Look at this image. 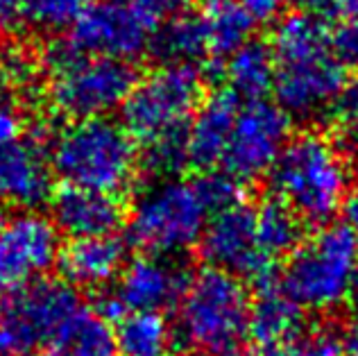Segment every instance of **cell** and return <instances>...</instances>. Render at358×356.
<instances>
[{
	"label": "cell",
	"instance_id": "obj_5",
	"mask_svg": "<svg viewBox=\"0 0 358 356\" xmlns=\"http://www.w3.org/2000/svg\"><path fill=\"white\" fill-rule=\"evenodd\" d=\"M211 215V202L200 180L166 177L136 198L127 232L145 255L173 257L200 243Z\"/></svg>",
	"mask_w": 358,
	"mask_h": 356
},
{
	"label": "cell",
	"instance_id": "obj_33",
	"mask_svg": "<svg viewBox=\"0 0 358 356\" xmlns=\"http://www.w3.org/2000/svg\"><path fill=\"white\" fill-rule=\"evenodd\" d=\"M308 356H343L345 336L336 332L334 327H322L304 339Z\"/></svg>",
	"mask_w": 358,
	"mask_h": 356
},
{
	"label": "cell",
	"instance_id": "obj_22",
	"mask_svg": "<svg viewBox=\"0 0 358 356\" xmlns=\"http://www.w3.org/2000/svg\"><path fill=\"white\" fill-rule=\"evenodd\" d=\"M200 18L213 52L229 57L250 41L254 21L241 0H204Z\"/></svg>",
	"mask_w": 358,
	"mask_h": 356
},
{
	"label": "cell",
	"instance_id": "obj_18",
	"mask_svg": "<svg viewBox=\"0 0 358 356\" xmlns=\"http://www.w3.org/2000/svg\"><path fill=\"white\" fill-rule=\"evenodd\" d=\"M59 268L71 286L102 288L125 268V245L116 236L73 238L62 250Z\"/></svg>",
	"mask_w": 358,
	"mask_h": 356
},
{
	"label": "cell",
	"instance_id": "obj_9",
	"mask_svg": "<svg viewBox=\"0 0 358 356\" xmlns=\"http://www.w3.org/2000/svg\"><path fill=\"white\" fill-rule=\"evenodd\" d=\"M82 311L69 282L36 279L0 295V356H41Z\"/></svg>",
	"mask_w": 358,
	"mask_h": 356
},
{
	"label": "cell",
	"instance_id": "obj_41",
	"mask_svg": "<svg viewBox=\"0 0 358 356\" xmlns=\"http://www.w3.org/2000/svg\"><path fill=\"white\" fill-rule=\"evenodd\" d=\"M343 356H358V332L345 339V352Z\"/></svg>",
	"mask_w": 358,
	"mask_h": 356
},
{
	"label": "cell",
	"instance_id": "obj_19",
	"mask_svg": "<svg viewBox=\"0 0 358 356\" xmlns=\"http://www.w3.org/2000/svg\"><path fill=\"white\" fill-rule=\"evenodd\" d=\"M304 329V308L297 306L284 290L272 284L259 288L257 302L250 306L248 336L259 350L299 341Z\"/></svg>",
	"mask_w": 358,
	"mask_h": 356
},
{
	"label": "cell",
	"instance_id": "obj_35",
	"mask_svg": "<svg viewBox=\"0 0 358 356\" xmlns=\"http://www.w3.org/2000/svg\"><path fill=\"white\" fill-rule=\"evenodd\" d=\"M243 7L248 9L254 23H268L272 18H277L279 12L284 9L286 0H241Z\"/></svg>",
	"mask_w": 358,
	"mask_h": 356
},
{
	"label": "cell",
	"instance_id": "obj_38",
	"mask_svg": "<svg viewBox=\"0 0 358 356\" xmlns=\"http://www.w3.org/2000/svg\"><path fill=\"white\" fill-rule=\"evenodd\" d=\"M345 304H347V311H350L352 320L358 325V270L352 279V286L347 290V297H345Z\"/></svg>",
	"mask_w": 358,
	"mask_h": 356
},
{
	"label": "cell",
	"instance_id": "obj_21",
	"mask_svg": "<svg viewBox=\"0 0 358 356\" xmlns=\"http://www.w3.org/2000/svg\"><path fill=\"white\" fill-rule=\"evenodd\" d=\"M41 356H118L116 332L102 315L82 308Z\"/></svg>",
	"mask_w": 358,
	"mask_h": 356
},
{
	"label": "cell",
	"instance_id": "obj_20",
	"mask_svg": "<svg viewBox=\"0 0 358 356\" xmlns=\"http://www.w3.org/2000/svg\"><path fill=\"white\" fill-rule=\"evenodd\" d=\"M227 91L243 102L266 100V93L275 87V57L268 43L248 41L231 52L224 64Z\"/></svg>",
	"mask_w": 358,
	"mask_h": 356
},
{
	"label": "cell",
	"instance_id": "obj_17",
	"mask_svg": "<svg viewBox=\"0 0 358 356\" xmlns=\"http://www.w3.org/2000/svg\"><path fill=\"white\" fill-rule=\"evenodd\" d=\"M238 109L241 100L231 96L229 91L213 93V96L200 102V107H197L186 127L188 164L202 168V171L222 166Z\"/></svg>",
	"mask_w": 358,
	"mask_h": 356
},
{
	"label": "cell",
	"instance_id": "obj_37",
	"mask_svg": "<svg viewBox=\"0 0 358 356\" xmlns=\"http://www.w3.org/2000/svg\"><path fill=\"white\" fill-rule=\"evenodd\" d=\"M293 3L304 9L306 14H338V5H341V0H293Z\"/></svg>",
	"mask_w": 358,
	"mask_h": 356
},
{
	"label": "cell",
	"instance_id": "obj_30",
	"mask_svg": "<svg viewBox=\"0 0 358 356\" xmlns=\"http://www.w3.org/2000/svg\"><path fill=\"white\" fill-rule=\"evenodd\" d=\"M125 3L157 30L159 25L171 21L173 16L182 14L188 0H125Z\"/></svg>",
	"mask_w": 358,
	"mask_h": 356
},
{
	"label": "cell",
	"instance_id": "obj_27",
	"mask_svg": "<svg viewBox=\"0 0 358 356\" xmlns=\"http://www.w3.org/2000/svg\"><path fill=\"white\" fill-rule=\"evenodd\" d=\"M36 80H39V64L32 57V52L23 48H12L3 52V59H0V82L9 91V98H14L16 93L30 91Z\"/></svg>",
	"mask_w": 358,
	"mask_h": 356
},
{
	"label": "cell",
	"instance_id": "obj_10",
	"mask_svg": "<svg viewBox=\"0 0 358 356\" xmlns=\"http://www.w3.org/2000/svg\"><path fill=\"white\" fill-rule=\"evenodd\" d=\"M290 141V116L275 102H241L222 168L238 184L266 175Z\"/></svg>",
	"mask_w": 358,
	"mask_h": 356
},
{
	"label": "cell",
	"instance_id": "obj_40",
	"mask_svg": "<svg viewBox=\"0 0 358 356\" xmlns=\"http://www.w3.org/2000/svg\"><path fill=\"white\" fill-rule=\"evenodd\" d=\"M338 14H343L345 18L358 16V0H341V5H338Z\"/></svg>",
	"mask_w": 358,
	"mask_h": 356
},
{
	"label": "cell",
	"instance_id": "obj_26",
	"mask_svg": "<svg viewBox=\"0 0 358 356\" xmlns=\"http://www.w3.org/2000/svg\"><path fill=\"white\" fill-rule=\"evenodd\" d=\"M93 0H30L27 21L43 32L71 30Z\"/></svg>",
	"mask_w": 358,
	"mask_h": 356
},
{
	"label": "cell",
	"instance_id": "obj_39",
	"mask_svg": "<svg viewBox=\"0 0 358 356\" xmlns=\"http://www.w3.org/2000/svg\"><path fill=\"white\" fill-rule=\"evenodd\" d=\"M347 218H350V227L356 236V243H358V193H354L350 200H347Z\"/></svg>",
	"mask_w": 358,
	"mask_h": 356
},
{
	"label": "cell",
	"instance_id": "obj_23",
	"mask_svg": "<svg viewBox=\"0 0 358 356\" xmlns=\"http://www.w3.org/2000/svg\"><path fill=\"white\" fill-rule=\"evenodd\" d=\"M150 48L164 64H193L209 50L200 14H177L157 27Z\"/></svg>",
	"mask_w": 358,
	"mask_h": 356
},
{
	"label": "cell",
	"instance_id": "obj_6",
	"mask_svg": "<svg viewBox=\"0 0 358 356\" xmlns=\"http://www.w3.org/2000/svg\"><path fill=\"white\" fill-rule=\"evenodd\" d=\"M48 64L52 107L73 120L107 118L125 105L136 84L129 62L82 55L66 41L52 45Z\"/></svg>",
	"mask_w": 358,
	"mask_h": 356
},
{
	"label": "cell",
	"instance_id": "obj_34",
	"mask_svg": "<svg viewBox=\"0 0 358 356\" xmlns=\"http://www.w3.org/2000/svg\"><path fill=\"white\" fill-rule=\"evenodd\" d=\"M30 0H0V32H12L27 21Z\"/></svg>",
	"mask_w": 358,
	"mask_h": 356
},
{
	"label": "cell",
	"instance_id": "obj_16",
	"mask_svg": "<svg viewBox=\"0 0 358 356\" xmlns=\"http://www.w3.org/2000/svg\"><path fill=\"white\" fill-rule=\"evenodd\" d=\"M52 222L71 238L114 236L125 220L118 195L100 193L80 186H64L50 198Z\"/></svg>",
	"mask_w": 358,
	"mask_h": 356
},
{
	"label": "cell",
	"instance_id": "obj_15",
	"mask_svg": "<svg viewBox=\"0 0 358 356\" xmlns=\"http://www.w3.org/2000/svg\"><path fill=\"white\" fill-rule=\"evenodd\" d=\"M52 195V171L39 141L0 145V204L32 211Z\"/></svg>",
	"mask_w": 358,
	"mask_h": 356
},
{
	"label": "cell",
	"instance_id": "obj_13",
	"mask_svg": "<svg viewBox=\"0 0 358 356\" xmlns=\"http://www.w3.org/2000/svg\"><path fill=\"white\" fill-rule=\"evenodd\" d=\"M155 32V27L125 0H93L80 21L71 27L66 43L91 57L129 62L150 48Z\"/></svg>",
	"mask_w": 358,
	"mask_h": 356
},
{
	"label": "cell",
	"instance_id": "obj_7",
	"mask_svg": "<svg viewBox=\"0 0 358 356\" xmlns=\"http://www.w3.org/2000/svg\"><path fill=\"white\" fill-rule=\"evenodd\" d=\"M358 270V243L347 225H329L301 241L281 275V290L308 311L345 304Z\"/></svg>",
	"mask_w": 358,
	"mask_h": 356
},
{
	"label": "cell",
	"instance_id": "obj_14",
	"mask_svg": "<svg viewBox=\"0 0 358 356\" xmlns=\"http://www.w3.org/2000/svg\"><path fill=\"white\" fill-rule=\"evenodd\" d=\"M188 277L171 257L141 255L127 261L114 295L127 313H162L179 304Z\"/></svg>",
	"mask_w": 358,
	"mask_h": 356
},
{
	"label": "cell",
	"instance_id": "obj_11",
	"mask_svg": "<svg viewBox=\"0 0 358 356\" xmlns=\"http://www.w3.org/2000/svg\"><path fill=\"white\" fill-rule=\"evenodd\" d=\"M204 259L234 277H248L259 288L272 284V261L257 234V209L243 200L215 211L200 238Z\"/></svg>",
	"mask_w": 358,
	"mask_h": 356
},
{
	"label": "cell",
	"instance_id": "obj_36",
	"mask_svg": "<svg viewBox=\"0 0 358 356\" xmlns=\"http://www.w3.org/2000/svg\"><path fill=\"white\" fill-rule=\"evenodd\" d=\"M248 356H308V352H306L304 339H299V341H293V343L279 345V348L259 350L257 354H248Z\"/></svg>",
	"mask_w": 358,
	"mask_h": 356
},
{
	"label": "cell",
	"instance_id": "obj_24",
	"mask_svg": "<svg viewBox=\"0 0 358 356\" xmlns=\"http://www.w3.org/2000/svg\"><path fill=\"white\" fill-rule=\"evenodd\" d=\"M118 356H173L175 332L162 313H127L116 329Z\"/></svg>",
	"mask_w": 358,
	"mask_h": 356
},
{
	"label": "cell",
	"instance_id": "obj_1",
	"mask_svg": "<svg viewBox=\"0 0 358 356\" xmlns=\"http://www.w3.org/2000/svg\"><path fill=\"white\" fill-rule=\"evenodd\" d=\"M275 57L277 105L288 116L313 118L331 109L345 87V66L331 43V32L313 14L286 16L270 43Z\"/></svg>",
	"mask_w": 358,
	"mask_h": 356
},
{
	"label": "cell",
	"instance_id": "obj_28",
	"mask_svg": "<svg viewBox=\"0 0 358 356\" xmlns=\"http://www.w3.org/2000/svg\"><path fill=\"white\" fill-rule=\"evenodd\" d=\"M188 164L186 157V134L162 138V141L145 145V166L155 175L173 177L179 168Z\"/></svg>",
	"mask_w": 358,
	"mask_h": 356
},
{
	"label": "cell",
	"instance_id": "obj_3",
	"mask_svg": "<svg viewBox=\"0 0 358 356\" xmlns=\"http://www.w3.org/2000/svg\"><path fill=\"white\" fill-rule=\"evenodd\" d=\"M50 166L66 186L118 195L138 171V148L125 125L111 118L73 120L57 134Z\"/></svg>",
	"mask_w": 358,
	"mask_h": 356
},
{
	"label": "cell",
	"instance_id": "obj_29",
	"mask_svg": "<svg viewBox=\"0 0 358 356\" xmlns=\"http://www.w3.org/2000/svg\"><path fill=\"white\" fill-rule=\"evenodd\" d=\"M331 120L347 143L358 145V78L347 82L331 105Z\"/></svg>",
	"mask_w": 358,
	"mask_h": 356
},
{
	"label": "cell",
	"instance_id": "obj_25",
	"mask_svg": "<svg viewBox=\"0 0 358 356\" xmlns=\"http://www.w3.org/2000/svg\"><path fill=\"white\" fill-rule=\"evenodd\" d=\"M304 220L290 211L284 202L270 200L257 207V234L263 252L275 264L281 257H290L299 248Z\"/></svg>",
	"mask_w": 358,
	"mask_h": 356
},
{
	"label": "cell",
	"instance_id": "obj_2",
	"mask_svg": "<svg viewBox=\"0 0 358 356\" xmlns=\"http://www.w3.org/2000/svg\"><path fill=\"white\" fill-rule=\"evenodd\" d=\"M277 200L301 220L327 222L350 200L352 173L331 138L304 132L290 138L270 171Z\"/></svg>",
	"mask_w": 358,
	"mask_h": 356
},
{
	"label": "cell",
	"instance_id": "obj_12",
	"mask_svg": "<svg viewBox=\"0 0 358 356\" xmlns=\"http://www.w3.org/2000/svg\"><path fill=\"white\" fill-rule=\"evenodd\" d=\"M52 218L18 211L0 222V288L12 290L43 279L59 264L62 238Z\"/></svg>",
	"mask_w": 358,
	"mask_h": 356
},
{
	"label": "cell",
	"instance_id": "obj_32",
	"mask_svg": "<svg viewBox=\"0 0 358 356\" xmlns=\"http://www.w3.org/2000/svg\"><path fill=\"white\" fill-rule=\"evenodd\" d=\"M25 132V116L16 98H0V145L21 141Z\"/></svg>",
	"mask_w": 358,
	"mask_h": 356
},
{
	"label": "cell",
	"instance_id": "obj_8",
	"mask_svg": "<svg viewBox=\"0 0 358 356\" xmlns=\"http://www.w3.org/2000/svg\"><path fill=\"white\" fill-rule=\"evenodd\" d=\"M202 75L191 64H164L136 80L122 111V125L134 141L155 143L182 136L202 102Z\"/></svg>",
	"mask_w": 358,
	"mask_h": 356
},
{
	"label": "cell",
	"instance_id": "obj_31",
	"mask_svg": "<svg viewBox=\"0 0 358 356\" xmlns=\"http://www.w3.org/2000/svg\"><path fill=\"white\" fill-rule=\"evenodd\" d=\"M331 43L343 66H358V16H347L331 32Z\"/></svg>",
	"mask_w": 358,
	"mask_h": 356
},
{
	"label": "cell",
	"instance_id": "obj_4",
	"mask_svg": "<svg viewBox=\"0 0 358 356\" xmlns=\"http://www.w3.org/2000/svg\"><path fill=\"white\" fill-rule=\"evenodd\" d=\"M250 306L241 279L209 266L188 279L177 304V334L200 356L238 354L248 336Z\"/></svg>",
	"mask_w": 358,
	"mask_h": 356
}]
</instances>
